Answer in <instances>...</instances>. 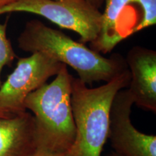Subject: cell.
<instances>
[{
    "mask_svg": "<svg viewBox=\"0 0 156 156\" xmlns=\"http://www.w3.org/2000/svg\"><path fill=\"white\" fill-rule=\"evenodd\" d=\"M11 116H12V114H9V113L5 112L3 109L0 108V117H2V118H7V117H9Z\"/></svg>",
    "mask_w": 156,
    "mask_h": 156,
    "instance_id": "9a60e30c",
    "label": "cell"
},
{
    "mask_svg": "<svg viewBox=\"0 0 156 156\" xmlns=\"http://www.w3.org/2000/svg\"><path fill=\"white\" fill-rule=\"evenodd\" d=\"M15 12L44 17L77 33L83 44L94 42L101 30L102 12L86 0H17L0 8V15Z\"/></svg>",
    "mask_w": 156,
    "mask_h": 156,
    "instance_id": "277c9868",
    "label": "cell"
},
{
    "mask_svg": "<svg viewBox=\"0 0 156 156\" xmlns=\"http://www.w3.org/2000/svg\"><path fill=\"white\" fill-rule=\"evenodd\" d=\"M104 2L106 5L102 12L101 30L96 40L92 43V47L98 53L106 54L122 41L119 30V21L126 7L135 2V0H105Z\"/></svg>",
    "mask_w": 156,
    "mask_h": 156,
    "instance_id": "9c48e42d",
    "label": "cell"
},
{
    "mask_svg": "<svg viewBox=\"0 0 156 156\" xmlns=\"http://www.w3.org/2000/svg\"><path fill=\"white\" fill-rule=\"evenodd\" d=\"M134 102L127 89L119 91L109 113L108 139L120 156H156V136L138 131L131 122Z\"/></svg>",
    "mask_w": 156,
    "mask_h": 156,
    "instance_id": "8992f818",
    "label": "cell"
},
{
    "mask_svg": "<svg viewBox=\"0 0 156 156\" xmlns=\"http://www.w3.org/2000/svg\"><path fill=\"white\" fill-rule=\"evenodd\" d=\"M126 62L130 73L128 91L134 104L156 112V51L135 46L129 51Z\"/></svg>",
    "mask_w": 156,
    "mask_h": 156,
    "instance_id": "52a82bcc",
    "label": "cell"
},
{
    "mask_svg": "<svg viewBox=\"0 0 156 156\" xmlns=\"http://www.w3.org/2000/svg\"><path fill=\"white\" fill-rule=\"evenodd\" d=\"M135 2L141 7L142 17L141 21L134 28L133 34L156 23V0H135Z\"/></svg>",
    "mask_w": 156,
    "mask_h": 156,
    "instance_id": "8fae6325",
    "label": "cell"
},
{
    "mask_svg": "<svg viewBox=\"0 0 156 156\" xmlns=\"http://www.w3.org/2000/svg\"><path fill=\"white\" fill-rule=\"evenodd\" d=\"M86 1L93 7H96L97 9H99L102 7L105 0H86Z\"/></svg>",
    "mask_w": 156,
    "mask_h": 156,
    "instance_id": "4fadbf2b",
    "label": "cell"
},
{
    "mask_svg": "<svg viewBox=\"0 0 156 156\" xmlns=\"http://www.w3.org/2000/svg\"><path fill=\"white\" fill-rule=\"evenodd\" d=\"M63 64L41 52L20 58L16 68L0 86V108L12 115L27 112L28 95L56 75Z\"/></svg>",
    "mask_w": 156,
    "mask_h": 156,
    "instance_id": "5b68a950",
    "label": "cell"
},
{
    "mask_svg": "<svg viewBox=\"0 0 156 156\" xmlns=\"http://www.w3.org/2000/svg\"><path fill=\"white\" fill-rule=\"evenodd\" d=\"M17 0H0V8L4 7V6L9 5L12 2H15Z\"/></svg>",
    "mask_w": 156,
    "mask_h": 156,
    "instance_id": "5bb4252c",
    "label": "cell"
},
{
    "mask_svg": "<svg viewBox=\"0 0 156 156\" xmlns=\"http://www.w3.org/2000/svg\"><path fill=\"white\" fill-rule=\"evenodd\" d=\"M36 147L34 115L25 112L0 117V156H32Z\"/></svg>",
    "mask_w": 156,
    "mask_h": 156,
    "instance_id": "ba28073f",
    "label": "cell"
},
{
    "mask_svg": "<svg viewBox=\"0 0 156 156\" xmlns=\"http://www.w3.org/2000/svg\"><path fill=\"white\" fill-rule=\"evenodd\" d=\"M67 65L63 64L55 79L30 93L24 106L34 114L36 151L64 152L72 149L76 128L71 105V80Z\"/></svg>",
    "mask_w": 156,
    "mask_h": 156,
    "instance_id": "7a4b0ae2",
    "label": "cell"
},
{
    "mask_svg": "<svg viewBox=\"0 0 156 156\" xmlns=\"http://www.w3.org/2000/svg\"><path fill=\"white\" fill-rule=\"evenodd\" d=\"M32 156H75L73 148L69 151L64 152H56V153H51V152H40L36 151Z\"/></svg>",
    "mask_w": 156,
    "mask_h": 156,
    "instance_id": "7c38bea8",
    "label": "cell"
},
{
    "mask_svg": "<svg viewBox=\"0 0 156 156\" xmlns=\"http://www.w3.org/2000/svg\"><path fill=\"white\" fill-rule=\"evenodd\" d=\"M18 47L30 53L41 52L74 69L86 85L109 82L128 69L126 59L114 54L107 58L53 29L38 20L26 23L17 38Z\"/></svg>",
    "mask_w": 156,
    "mask_h": 156,
    "instance_id": "6da1fadb",
    "label": "cell"
},
{
    "mask_svg": "<svg viewBox=\"0 0 156 156\" xmlns=\"http://www.w3.org/2000/svg\"><path fill=\"white\" fill-rule=\"evenodd\" d=\"M106 156H120V155H118V154L115 153L114 152H113V153H111L110 154H108V155H107Z\"/></svg>",
    "mask_w": 156,
    "mask_h": 156,
    "instance_id": "2e32d148",
    "label": "cell"
},
{
    "mask_svg": "<svg viewBox=\"0 0 156 156\" xmlns=\"http://www.w3.org/2000/svg\"><path fill=\"white\" fill-rule=\"evenodd\" d=\"M7 22L0 23V86L2 85L1 73L6 65H9L16 57L10 41L7 37Z\"/></svg>",
    "mask_w": 156,
    "mask_h": 156,
    "instance_id": "30bf717a",
    "label": "cell"
},
{
    "mask_svg": "<svg viewBox=\"0 0 156 156\" xmlns=\"http://www.w3.org/2000/svg\"><path fill=\"white\" fill-rule=\"evenodd\" d=\"M127 69L98 87L72 77L71 105L76 128L75 156H101L108 140L109 113L115 95L129 86Z\"/></svg>",
    "mask_w": 156,
    "mask_h": 156,
    "instance_id": "3957f363",
    "label": "cell"
}]
</instances>
